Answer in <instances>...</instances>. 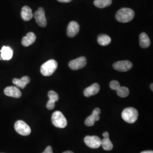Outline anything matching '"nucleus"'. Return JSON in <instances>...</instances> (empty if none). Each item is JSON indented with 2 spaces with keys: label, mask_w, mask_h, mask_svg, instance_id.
I'll return each mask as SVG.
<instances>
[{
  "label": "nucleus",
  "mask_w": 153,
  "mask_h": 153,
  "mask_svg": "<svg viewBox=\"0 0 153 153\" xmlns=\"http://www.w3.org/2000/svg\"><path fill=\"white\" fill-rule=\"evenodd\" d=\"M134 12L129 8H122L117 12L116 19L117 21L121 23L130 22L134 18Z\"/></svg>",
  "instance_id": "1"
},
{
  "label": "nucleus",
  "mask_w": 153,
  "mask_h": 153,
  "mask_svg": "<svg viewBox=\"0 0 153 153\" xmlns=\"http://www.w3.org/2000/svg\"><path fill=\"white\" fill-rule=\"evenodd\" d=\"M57 62L55 60H49L45 62L40 68V72L44 76H50L54 73L57 68Z\"/></svg>",
  "instance_id": "2"
},
{
  "label": "nucleus",
  "mask_w": 153,
  "mask_h": 153,
  "mask_svg": "<svg viewBox=\"0 0 153 153\" xmlns=\"http://www.w3.org/2000/svg\"><path fill=\"white\" fill-rule=\"evenodd\" d=\"M122 118L126 123L133 124L137 121L138 113L136 109L133 107H128L124 109L122 114Z\"/></svg>",
  "instance_id": "3"
},
{
  "label": "nucleus",
  "mask_w": 153,
  "mask_h": 153,
  "mask_svg": "<svg viewBox=\"0 0 153 153\" xmlns=\"http://www.w3.org/2000/svg\"><path fill=\"white\" fill-rule=\"evenodd\" d=\"M52 122L53 126L59 128H64L67 126V120L65 117L60 111H56L52 116Z\"/></svg>",
  "instance_id": "4"
},
{
  "label": "nucleus",
  "mask_w": 153,
  "mask_h": 153,
  "mask_svg": "<svg viewBox=\"0 0 153 153\" xmlns=\"http://www.w3.org/2000/svg\"><path fill=\"white\" fill-rule=\"evenodd\" d=\"M15 129L18 133L22 136H28L31 133V128L25 121L18 120L15 123Z\"/></svg>",
  "instance_id": "5"
},
{
  "label": "nucleus",
  "mask_w": 153,
  "mask_h": 153,
  "mask_svg": "<svg viewBox=\"0 0 153 153\" xmlns=\"http://www.w3.org/2000/svg\"><path fill=\"white\" fill-rule=\"evenodd\" d=\"M33 16L39 26L45 27L47 26V22L45 16V11L43 7H39L38 10L35 11Z\"/></svg>",
  "instance_id": "6"
},
{
  "label": "nucleus",
  "mask_w": 153,
  "mask_h": 153,
  "mask_svg": "<svg viewBox=\"0 0 153 153\" xmlns=\"http://www.w3.org/2000/svg\"><path fill=\"white\" fill-rule=\"evenodd\" d=\"M86 64H87L86 58L85 57L82 56L77 58L75 60L71 61L69 64V66L72 70L76 71L84 68L85 66L86 65Z\"/></svg>",
  "instance_id": "7"
},
{
  "label": "nucleus",
  "mask_w": 153,
  "mask_h": 153,
  "mask_svg": "<svg viewBox=\"0 0 153 153\" xmlns=\"http://www.w3.org/2000/svg\"><path fill=\"white\" fill-rule=\"evenodd\" d=\"M133 64L130 61H119L115 62L113 67L116 71L121 72L128 71L131 69Z\"/></svg>",
  "instance_id": "8"
},
{
  "label": "nucleus",
  "mask_w": 153,
  "mask_h": 153,
  "mask_svg": "<svg viewBox=\"0 0 153 153\" xmlns=\"http://www.w3.org/2000/svg\"><path fill=\"white\" fill-rule=\"evenodd\" d=\"M84 142L89 148L97 149L101 146V139L99 137L88 136L84 138Z\"/></svg>",
  "instance_id": "9"
},
{
  "label": "nucleus",
  "mask_w": 153,
  "mask_h": 153,
  "mask_svg": "<svg viewBox=\"0 0 153 153\" xmlns=\"http://www.w3.org/2000/svg\"><path fill=\"white\" fill-rule=\"evenodd\" d=\"M100 109L96 108L94 109L92 114L88 116L85 120V124L88 126H92L94 125L95 121H97L100 119L99 115L100 114Z\"/></svg>",
  "instance_id": "10"
},
{
  "label": "nucleus",
  "mask_w": 153,
  "mask_h": 153,
  "mask_svg": "<svg viewBox=\"0 0 153 153\" xmlns=\"http://www.w3.org/2000/svg\"><path fill=\"white\" fill-rule=\"evenodd\" d=\"M79 31V25L76 21L70 22L67 28V34L70 38L76 36Z\"/></svg>",
  "instance_id": "11"
},
{
  "label": "nucleus",
  "mask_w": 153,
  "mask_h": 153,
  "mask_svg": "<svg viewBox=\"0 0 153 153\" xmlns=\"http://www.w3.org/2000/svg\"><path fill=\"white\" fill-rule=\"evenodd\" d=\"M4 93L6 96L19 98L22 96V93L20 90L16 86H9L5 88Z\"/></svg>",
  "instance_id": "12"
},
{
  "label": "nucleus",
  "mask_w": 153,
  "mask_h": 153,
  "mask_svg": "<svg viewBox=\"0 0 153 153\" xmlns=\"http://www.w3.org/2000/svg\"><path fill=\"white\" fill-rule=\"evenodd\" d=\"M1 60H10L13 55V51L9 47L3 46L0 50Z\"/></svg>",
  "instance_id": "13"
},
{
  "label": "nucleus",
  "mask_w": 153,
  "mask_h": 153,
  "mask_svg": "<svg viewBox=\"0 0 153 153\" xmlns=\"http://www.w3.org/2000/svg\"><path fill=\"white\" fill-rule=\"evenodd\" d=\"M100 90V86L98 83H94L90 86L86 88L84 90V95L86 97H90L91 96L95 95L99 93Z\"/></svg>",
  "instance_id": "14"
},
{
  "label": "nucleus",
  "mask_w": 153,
  "mask_h": 153,
  "mask_svg": "<svg viewBox=\"0 0 153 153\" xmlns=\"http://www.w3.org/2000/svg\"><path fill=\"white\" fill-rule=\"evenodd\" d=\"M36 39V37L34 33L32 32L27 33L26 36L22 38V44L25 47H28L35 42Z\"/></svg>",
  "instance_id": "15"
},
{
  "label": "nucleus",
  "mask_w": 153,
  "mask_h": 153,
  "mask_svg": "<svg viewBox=\"0 0 153 153\" xmlns=\"http://www.w3.org/2000/svg\"><path fill=\"white\" fill-rule=\"evenodd\" d=\"M30 78L28 76H24L21 79L14 78L13 79V83L16 85L17 87L21 88H25L26 85L30 82Z\"/></svg>",
  "instance_id": "16"
},
{
  "label": "nucleus",
  "mask_w": 153,
  "mask_h": 153,
  "mask_svg": "<svg viewBox=\"0 0 153 153\" xmlns=\"http://www.w3.org/2000/svg\"><path fill=\"white\" fill-rule=\"evenodd\" d=\"M21 17L22 19L25 21H30L33 17V11L31 9L27 6H23L21 11Z\"/></svg>",
  "instance_id": "17"
},
{
  "label": "nucleus",
  "mask_w": 153,
  "mask_h": 153,
  "mask_svg": "<svg viewBox=\"0 0 153 153\" xmlns=\"http://www.w3.org/2000/svg\"><path fill=\"white\" fill-rule=\"evenodd\" d=\"M150 40L148 35L142 33L140 35V44L142 48H147L150 45Z\"/></svg>",
  "instance_id": "18"
},
{
  "label": "nucleus",
  "mask_w": 153,
  "mask_h": 153,
  "mask_svg": "<svg viewBox=\"0 0 153 153\" xmlns=\"http://www.w3.org/2000/svg\"><path fill=\"white\" fill-rule=\"evenodd\" d=\"M111 39L108 35L105 34H100L98 37V43L102 46H106L110 44Z\"/></svg>",
  "instance_id": "19"
},
{
  "label": "nucleus",
  "mask_w": 153,
  "mask_h": 153,
  "mask_svg": "<svg viewBox=\"0 0 153 153\" xmlns=\"http://www.w3.org/2000/svg\"><path fill=\"white\" fill-rule=\"evenodd\" d=\"M112 1V0H95L94 4L96 7L103 9L111 5Z\"/></svg>",
  "instance_id": "20"
},
{
  "label": "nucleus",
  "mask_w": 153,
  "mask_h": 153,
  "mask_svg": "<svg viewBox=\"0 0 153 153\" xmlns=\"http://www.w3.org/2000/svg\"><path fill=\"white\" fill-rule=\"evenodd\" d=\"M101 145L105 150L109 151L113 149V144L110 141L109 137L104 138L101 140Z\"/></svg>",
  "instance_id": "21"
},
{
  "label": "nucleus",
  "mask_w": 153,
  "mask_h": 153,
  "mask_svg": "<svg viewBox=\"0 0 153 153\" xmlns=\"http://www.w3.org/2000/svg\"><path fill=\"white\" fill-rule=\"evenodd\" d=\"M116 91L117 92L118 96H119L121 98H126L129 95V90L128 88L124 87V86L122 87L121 86Z\"/></svg>",
  "instance_id": "22"
},
{
  "label": "nucleus",
  "mask_w": 153,
  "mask_h": 153,
  "mask_svg": "<svg viewBox=\"0 0 153 153\" xmlns=\"http://www.w3.org/2000/svg\"><path fill=\"white\" fill-rule=\"evenodd\" d=\"M48 97L49 98V102L52 103H55L59 100V97L57 93H56L54 91H49L48 94Z\"/></svg>",
  "instance_id": "23"
},
{
  "label": "nucleus",
  "mask_w": 153,
  "mask_h": 153,
  "mask_svg": "<svg viewBox=\"0 0 153 153\" xmlns=\"http://www.w3.org/2000/svg\"><path fill=\"white\" fill-rule=\"evenodd\" d=\"M120 86V85L119 82L115 80L112 81L109 83V87L113 90H116Z\"/></svg>",
  "instance_id": "24"
},
{
  "label": "nucleus",
  "mask_w": 153,
  "mask_h": 153,
  "mask_svg": "<svg viewBox=\"0 0 153 153\" xmlns=\"http://www.w3.org/2000/svg\"><path fill=\"white\" fill-rule=\"evenodd\" d=\"M42 153H53V150H52V148L51 146H48L47 148L45 149V150H44V152Z\"/></svg>",
  "instance_id": "25"
},
{
  "label": "nucleus",
  "mask_w": 153,
  "mask_h": 153,
  "mask_svg": "<svg viewBox=\"0 0 153 153\" xmlns=\"http://www.w3.org/2000/svg\"><path fill=\"white\" fill-rule=\"evenodd\" d=\"M60 2H62V3H68L71 2L72 0H57Z\"/></svg>",
  "instance_id": "26"
},
{
  "label": "nucleus",
  "mask_w": 153,
  "mask_h": 153,
  "mask_svg": "<svg viewBox=\"0 0 153 153\" xmlns=\"http://www.w3.org/2000/svg\"><path fill=\"white\" fill-rule=\"evenodd\" d=\"M103 136L104 137V138H108V137H109V133L107 131H105L103 133Z\"/></svg>",
  "instance_id": "27"
},
{
  "label": "nucleus",
  "mask_w": 153,
  "mask_h": 153,
  "mask_svg": "<svg viewBox=\"0 0 153 153\" xmlns=\"http://www.w3.org/2000/svg\"><path fill=\"white\" fill-rule=\"evenodd\" d=\"M141 153H153V152L152 150H151V151H145V152H142Z\"/></svg>",
  "instance_id": "28"
},
{
  "label": "nucleus",
  "mask_w": 153,
  "mask_h": 153,
  "mask_svg": "<svg viewBox=\"0 0 153 153\" xmlns=\"http://www.w3.org/2000/svg\"><path fill=\"white\" fill-rule=\"evenodd\" d=\"M74 153L73 152H71V151H66V152H64V153Z\"/></svg>",
  "instance_id": "29"
},
{
  "label": "nucleus",
  "mask_w": 153,
  "mask_h": 153,
  "mask_svg": "<svg viewBox=\"0 0 153 153\" xmlns=\"http://www.w3.org/2000/svg\"><path fill=\"white\" fill-rule=\"evenodd\" d=\"M153 83H152V84H151V85H150V88H151V89H152V91L153 90Z\"/></svg>",
  "instance_id": "30"
}]
</instances>
